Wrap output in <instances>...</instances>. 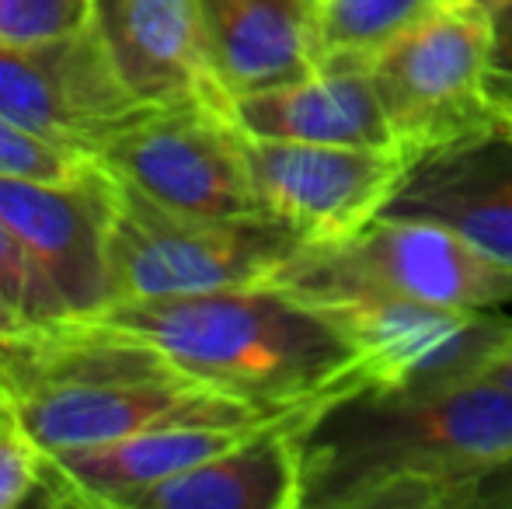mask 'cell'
<instances>
[{
  "mask_svg": "<svg viewBox=\"0 0 512 509\" xmlns=\"http://www.w3.org/2000/svg\"><path fill=\"white\" fill-rule=\"evenodd\" d=\"M304 506H512V394L485 377L359 387L300 426Z\"/></svg>",
  "mask_w": 512,
  "mask_h": 509,
  "instance_id": "obj_1",
  "label": "cell"
},
{
  "mask_svg": "<svg viewBox=\"0 0 512 509\" xmlns=\"http://www.w3.org/2000/svg\"><path fill=\"white\" fill-rule=\"evenodd\" d=\"M84 325L147 342L196 381L269 415L321 408L363 387L342 332L272 283L119 300Z\"/></svg>",
  "mask_w": 512,
  "mask_h": 509,
  "instance_id": "obj_2",
  "label": "cell"
},
{
  "mask_svg": "<svg viewBox=\"0 0 512 509\" xmlns=\"http://www.w3.org/2000/svg\"><path fill=\"white\" fill-rule=\"evenodd\" d=\"M42 450L122 440L171 422H255L269 412L216 391L147 342L70 321L4 381Z\"/></svg>",
  "mask_w": 512,
  "mask_h": 509,
  "instance_id": "obj_3",
  "label": "cell"
},
{
  "mask_svg": "<svg viewBox=\"0 0 512 509\" xmlns=\"http://www.w3.org/2000/svg\"><path fill=\"white\" fill-rule=\"evenodd\" d=\"M300 245L279 220L185 217L115 178L108 227L115 304L272 283Z\"/></svg>",
  "mask_w": 512,
  "mask_h": 509,
  "instance_id": "obj_4",
  "label": "cell"
},
{
  "mask_svg": "<svg viewBox=\"0 0 512 509\" xmlns=\"http://www.w3.org/2000/svg\"><path fill=\"white\" fill-rule=\"evenodd\" d=\"M272 286L324 314L356 353L363 387L377 391L474 374L512 332L492 311H453L349 279L279 269Z\"/></svg>",
  "mask_w": 512,
  "mask_h": 509,
  "instance_id": "obj_5",
  "label": "cell"
},
{
  "mask_svg": "<svg viewBox=\"0 0 512 509\" xmlns=\"http://www.w3.org/2000/svg\"><path fill=\"white\" fill-rule=\"evenodd\" d=\"M488 49L492 18L474 0H446L373 60V84L408 164L509 129L488 98Z\"/></svg>",
  "mask_w": 512,
  "mask_h": 509,
  "instance_id": "obj_6",
  "label": "cell"
},
{
  "mask_svg": "<svg viewBox=\"0 0 512 509\" xmlns=\"http://www.w3.org/2000/svg\"><path fill=\"white\" fill-rule=\"evenodd\" d=\"M98 161L154 203L203 220H276L251 175L244 133L203 102L154 105L115 129Z\"/></svg>",
  "mask_w": 512,
  "mask_h": 509,
  "instance_id": "obj_7",
  "label": "cell"
},
{
  "mask_svg": "<svg viewBox=\"0 0 512 509\" xmlns=\"http://www.w3.org/2000/svg\"><path fill=\"white\" fill-rule=\"evenodd\" d=\"M283 269L366 283L453 311H495L512 300V269L464 234L422 217H377L342 245H300Z\"/></svg>",
  "mask_w": 512,
  "mask_h": 509,
  "instance_id": "obj_8",
  "label": "cell"
},
{
  "mask_svg": "<svg viewBox=\"0 0 512 509\" xmlns=\"http://www.w3.org/2000/svg\"><path fill=\"white\" fill-rule=\"evenodd\" d=\"M269 217L304 245H342L384 217L408 175L398 150L244 136Z\"/></svg>",
  "mask_w": 512,
  "mask_h": 509,
  "instance_id": "obj_9",
  "label": "cell"
},
{
  "mask_svg": "<svg viewBox=\"0 0 512 509\" xmlns=\"http://www.w3.org/2000/svg\"><path fill=\"white\" fill-rule=\"evenodd\" d=\"M147 105L115 67L95 25L49 46L0 42V116L67 150L98 157L115 129L143 116Z\"/></svg>",
  "mask_w": 512,
  "mask_h": 509,
  "instance_id": "obj_10",
  "label": "cell"
},
{
  "mask_svg": "<svg viewBox=\"0 0 512 509\" xmlns=\"http://www.w3.org/2000/svg\"><path fill=\"white\" fill-rule=\"evenodd\" d=\"M115 175L98 168L84 182L0 175V220L60 286L74 321L115 304L108 227Z\"/></svg>",
  "mask_w": 512,
  "mask_h": 509,
  "instance_id": "obj_11",
  "label": "cell"
},
{
  "mask_svg": "<svg viewBox=\"0 0 512 509\" xmlns=\"http://www.w3.org/2000/svg\"><path fill=\"white\" fill-rule=\"evenodd\" d=\"M276 419L279 415L255 422H171L95 447L46 450L35 499L46 506L133 509L136 499L154 485L196 468L209 457L227 454Z\"/></svg>",
  "mask_w": 512,
  "mask_h": 509,
  "instance_id": "obj_12",
  "label": "cell"
},
{
  "mask_svg": "<svg viewBox=\"0 0 512 509\" xmlns=\"http://www.w3.org/2000/svg\"><path fill=\"white\" fill-rule=\"evenodd\" d=\"M98 28L122 81L147 105L203 102L230 112L203 0H98Z\"/></svg>",
  "mask_w": 512,
  "mask_h": 509,
  "instance_id": "obj_13",
  "label": "cell"
},
{
  "mask_svg": "<svg viewBox=\"0 0 512 509\" xmlns=\"http://www.w3.org/2000/svg\"><path fill=\"white\" fill-rule=\"evenodd\" d=\"M384 217L436 220L512 269V129L418 157Z\"/></svg>",
  "mask_w": 512,
  "mask_h": 509,
  "instance_id": "obj_14",
  "label": "cell"
},
{
  "mask_svg": "<svg viewBox=\"0 0 512 509\" xmlns=\"http://www.w3.org/2000/svg\"><path fill=\"white\" fill-rule=\"evenodd\" d=\"M230 119L258 140L398 150L373 74L363 67H317L276 88L244 91L230 98Z\"/></svg>",
  "mask_w": 512,
  "mask_h": 509,
  "instance_id": "obj_15",
  "label": "cell"
},
{
  "mask_svg": "<svg viewBox=\"0 0 512 509\" xmlns=\"http://www.w3.org/2000/svg\"><path fill=\"white\" fill-rule=\"evenodd\" d=\"M310 412L279 415L227 454L143 492L133 509H304L300 426Z\"/></svg>",
  "mask_w": 512,
  "mask_h": 509,
  "instance_id": "obj_16",
  "label": "cell"
},
{
  "mask_svg": "<svg viewBox=\"0 0 512 509\" xmlns=\"http://www.w3.org/2000/svg\"><path fill=\"white\" fill-rule=\"evenodd\" d=\"M230 95L276 88L314 70L310 0H203Z\"/></svg>",
  "mask_w": 512,
  "mask_h": 509,
  "instance_id": "obj_17",
  "label": "cell"
},
{
  "mask_svg": "<svg viewBox=\"0 0 512 509\" xmlns=\"http://www.w3.org/2000/svg\"><path fill=\"white\" fill-rule=\"evenodd\" d=\"M446 0H314L310 42L317 67H363Z\"/></svg>",
  "mask_w": 512,
  "mask_h": 509,
  "instance_id": "obj_18",
  "label": "cell"
},
{
  "mask_svg": "<svg viewBox=\"0 0 512 509\" xmlns=\"http://www.w3.org/2000/svg\"><path fill=\"white\" fill-rule=\"evenodd\" d=\"M0 293L11 300L18 311L46 328H63L74 321V311L63 300L60 286L53 283L42 262L14 238L11 227L0 220Z\"/></svg>",
  "mask_w": 512,
  "mask_h": 509,
  "instance_id": "obj_19",
  "label": "cell"
},
{
  "mask_svg": "<svg viewBox=\"0 0 512 509\" xmlns=\"http://www.w3.org/2000/svg\"><path fill=\"white\" fill-rule=\"evenodd\" d=\"M102 161L81 150H67L32 129L0 116V175L46 178V182H84Z\"/></svg>",
  "mask_w": 512,
  "mask_h": 509,
  "instance_id": "obj_20",
  "label": "cell"
},
{
  "mask_svg": "<svg viewBox=\"0 0 512 509\" xmlns=\"http://www.w3.org/2000/svg\"><path fill=\"white\" fill-rule=\"evenodd\" d=\"M42 457L46 450L28 429L18 398L0 381V509L35 499L42 485Z\"/></svg>",
  "mask_w": 512,
  "mask_h": 509,
  "instance_id": "obj_21",
  "label": "cell"
},
{
  "mask_svg": "<svg viewBox=\"0 0 512 509\" xmlns=\"http://www.w3.org/2000/svg\"><path fill=\"white\" fill-rule=\"evenodd\" d=\"M98 0H0V42L49 46L95 25Z\"/></svg>",
  "mask_w": 512,
  "mask_h": 509,
  "instance_id": "obj_22",
  "label": "cell"
},
{
  "mask_svg": "<svg viewBox=\"0 0 512 509\" xmlns=\"http://www.w3.org/2000/svg\"><path fill=\"white\" fill-rule=\"evenodd\" d=\"M56 332L60 328H46L32 321L0 293V381H7L14 370L25 367L32 356H39L56 339Z\"/></svg>",
  "mask_w": 512,
  "mask_h": 509,
  "instance_id": "obj_23",
  "label": "cell"
},
{
  "mask_svg": "<svg viewBox=\"0 0 512 509\" xmlns=\"http://www.w3.org/2000/svg\"><path fill=\"white\" fill-rule=\"evenodd\" d=\"M488 98L512 129V7L492 18V49H488Z\"/></svg>",
  "mask_w": 512,
  "mask_h": 509,
  "instance_id": "obj_24",
  "label": "cell"
},
{
  "mask_svg": "<svg viewBox=\"0 0 512 509\" xmlns=\"http://www.w3.org/2000/svg\"><path fill=\"white\" fill-rule=\"evenodd\" d=\"M471 377H485V381L506 387V391L512 394V332L478 363V370H474Z\"/></svg>",
  "mask_w": 512,
  "mask_h": 509,
  "instance_id": "obj_25",
  "label": "cell"
},
{
  "mask_svg": "<svg viewBox=\"0 0 512 509\" xmlns=\"http://www.w3.org/2000/svg\"><path fill=\"white\" fill-rule=\"evenodd\" d=\"M474 4H478L488 18H499L502 11H509V7H512V0H474Z\"/></svg>",
  "mask_w": 512,
  "mask_h": 509,
  "instance_id": "obj_26",
  "label": "cell"
}]
</instances>
